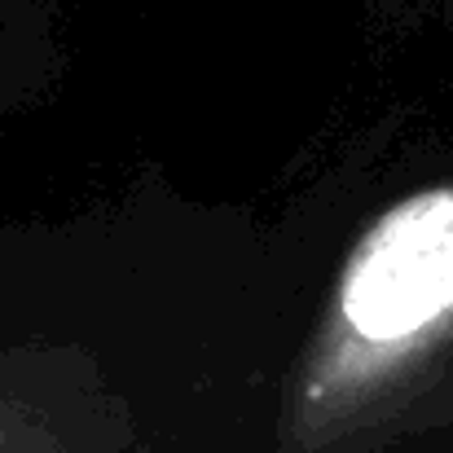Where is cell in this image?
I'll return each instance as SVG.
<instances>
[{
	"label": "cell",
	"mask_w": 453,
	"mask_h": 453,
	"mask_svg": "<svg viewBox=\"0 0 453 453\" xmlns=\"http://www.w3.org/2000/svg\"><path fill=\"white\" fill-rule=\"evenodd\" d=\"M453 308V189H427L392 207L361 242L343 317L370 343H401Z\"/></svg>",
	"instance_id": "cell-1"
}]
</instances>
